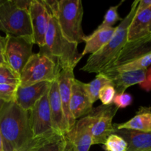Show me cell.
I'll return each instance as SVG.
<instances>
[{
	"label": "cell",
	"mask_w": 151,
	"mask_h": 151,
	"mask_svg": "<svg viewBox=\"0 0 151 151\" xmlns=\"http://www.w3.org/2000/svg\"><path fill=\"white\" fill-rule=\"evenodd\" d=\"M17 87L13 84H0V99L5 103L14 102Z\"/></svg>",
	"instance_id": "83f0119b"
},
{
	"label": "cell",
	"mask_w": 151,
	"mask_h": 151,
	"mask_svg": "<svg viewBox=\"0 0 151 151\" xmlns=\"http://www.w3.org/2000/svg\"><path fill=\"white\" fill-rule=\"evenodd\" d=\"M0 151H4L3 150V145H2V140H1V135H0Z\"/></svg>",
	"instance_id": "e575fe53"
},
{
	"label": "cell",
	"mask_w": 151,
	"mask_h": 151,
	"mask_svg": "<svg viewBox=\"0 0 151 151\" xmlns=\"http://www.w3.org/2000/svg\"><path fill=\"white\" fill-rule=\"evenodd\" d=\"M0 135L4 151H30L38 142L29 122V111L15 102L6 103L0 111Z\"/></svg>",
	"instance_id": "6da1fadb"
},
{
	"label": "cell",
	"mask_w": 151,
	"mask_h": 151,
	"mask_svg": "<svg viewBox=\"0 0 151 151\" xmlns=\"http://www.w3.org/2000/svg\"><path fill=\"white\" fill-rule=\"evenodd\" d=\"M75 79V77L74 75L73 69H60L57 78L59 94H60L63 114H64L65 122H66V133L72 128V127L75 125L77 121L72 116L70 109H69L72 86Z\"/></svg>",
	"instance_id": "7c38bea8"
},
{
	"label": "cell",
	"mask_w": 151,
	"mask_h": 151,
	"mask_svg": "<svg viewBox=\"0 0 151 151\" xmlns=\"http://www.w3.org/2000/svg\"><path fill=\"white\" fill-rule=\"evenodd\" d=\"M48 100L53 129L58 134L64 136L66 134V122L57 79L50 84L48 91Z\"/></svg>",
	"instance_id": "2e32d148"
},
{
	"label": "cell",
	"mask_w": 151,
	"mask_h": 151,
	"mask_svg": "<svg viewBox=\"0 0 151 151\" xmlns=\"http://www.w3.org/2000/svg\"><path fill=\"white\" fill-rule=\"evenodd\" d=\"M116 95V91L112 85L105 86L99 92L98 99L102 102V105L109 106L113 104V100Z\"/></svg>",
	"instance_id": "4316f807"
},
{
	"label": "cell",
	"mask_w": 151,
	"mask_h": 151,
	"mask_svg": "<svg viewBox=\"0 0 151 151\" xmlns=\"http://www.w3.org/2000/svg\"><path fill=\"white\" fill-rule=\"evenodd\" d=\"M147 69L124 71L118 72L109 77L111 80L112 86L114 87L116 94L125 92V90L130 86L139 84L146 79Z\"/></svg>",
	"instance_id": "ac0fdd59"
},
{
	"label": "cell",
	"mask_w": 151,
	"mask_h": 151,
	"mask_svg": "<svg viewBox=\"0 0 151 151\" xmlns=\"http://www.w3.org/2000/svg\"><path fill=\"white\" fill-rule=\"evenodd\" d=\"M123 1H120L118 4L112 7H109V10L106 12V15L104 16L103 22L98 26L97 29H103V28L113 27L114 25L118 22V21H122V19L119 16L118 13V8L119 6L122 4Z\"/></svg>",
	"instance_id": "cb8c5ba5"
},
{
	"label": "cell",
	"mask_w": 151,
	"mask_h": 151,
	"mask_svg": "<svg viewBox=\"0 0 151 151\" xmlns=\"http://www.w3.org/2000/svg\"><path fill=\"white\" fill-rule=\"evenodd\" d=\"M150 35H151V26H150Z\"/></svg>",
	"instance_id": "d590c367"
},
{
	"label": "cell",
	"mask_w": 151,
	"mask_h": 151,
	"mask_svg": "<svg viewBox=\"0 0 151 151\" xmlns=\"http://www.w3.org/2000/svg\"><path fill=\"white\" fill-rule=\"evenodd\" d=\"M116 30V27L96 29L90 35H86L83 39L85 47L81 53L82 57L87 54L93 55L98 52L111 40Z\"/></svg>",
	"instance_id": "ffe728a7"
},
{
	"label": "cell",
	"mask_w": 151,
	"mask_h": 151,
	"mask_svg": "<svg viewBox=\"0 0 151 151\" xmlns=\"http://www.w3.org/2000/svg\"><path fill=\"white\" fill-rule=\"evenodd\" d=\"M133 97L130 94L126 92L116 94L114 98L113 104L118 109H125L132 103Z\"/></svg>",
	"instance_id": "f1b7e54d"
},
{
	"label": "cell",
	"mask_w": 151,
	"mask_h": 151,
	"mask_svg": "<svg viewBox=\"0 0 151 151\" xmlns=\"http://www.w3.org/2000/svg\"><path fill=\"white\" fill-rule=\"evenodd\" d=\"M64 144V136L55 134L38 140L30 151H63Z\"/></svg>",
	"instance_id": "7402d4cb"
},
{
	"label": "cell",
	"mask_w": 151,
	"mask_h": 151,
	"mask_svg": "<svg viewBox=\"0 0 151 151\" xmlns=\"http://www.w3.org/2000/svg\"><path fill=\"white\" fill-rule=\"evenodd\" d=\"M151 7V0H139L137 5V13H140L142 11L147 10Z\"/></svg>",
	"instance_id": "f546056e"
},
{
	"label": "cell",
	"mask_w": 151,
	"mask_h": 151,
	"mask_svg": "<svg viewBox=\"0 0 151 151\" xmlns=\"http://www.w3.org/2000/svg\"><path fill=\"white\" fill-rule=\"evenodd\" d=\"M39 52L47 55L54 60L60 69H74L83 58L78 52V44L63 35L57 19L50 13L45 44L40 48Z\"/></svg>",
	"instance_id": "3957f363"
},
{
	"label": "cell",
	"mask_w": 151,
	"mask_h": 151,
	"mask_svg": "<svg viewBox=\"0 0 151 151\" xmlns=\"http://www.w3.org/2000/svg\"><path fill=\"white\" fill-rule=\"evenodd\" d=\"M30 1L0 0V30L6 35L32 37Z\"/></svg>",
	"instance_id": "5b68a950"
},
{
	"label": "cell",
	"mask_w": 151,
	"mask_h": 151,
	"mask_svg": "<svg viewBox=\"0 0 151 151\" xmlns=\"http://www.w3.org/2000/svg\"><path fill=\"white\" fill-rule=\"evenodd\" d=\"M103 147L106 151H126L127 143L123 138L112 134L108 137Z\"/></svg>",
	"instance_id": "d4e9b609"
},
{
	"label": "cell",
	"mask_w": 151,
	"mask_h": 151,
	"mask_svg": "<svg viewBox=\"0 0 151 151\" xmlns=\"http://www.w3.org/2000/svg\"><path fill=\"white\" fill-rule=\"evenodd\" d=\"M5 103H6L4 101V100H2L1 99H0V111L2 109V108L4 107V104H5Z\"/></svg>",
	"instance_id": "836d02e7"
},
{
	"label": "cell",
	"mask_w": 151,
	"mask_h": 151,
	"mask_svg": "<svg viewBox=\"0 0 151 151\" xmlns=\"http://www.w3.org/2000/svg\"><path fill=\"white\" fill-rule=\"evenodd\" d=\"M50 82H40L28 86H18L14 102L24 111H29L35 103L48 91Z\"/></svg>",
	"instance_id": "9a60e30c"
},
{
	"label": "cell",
	"mask_w": 151,
	"mask_h": 151,
	"mask_svg": "<svg viewBox=\"0 0 151 151\" xmlns=\"http://www.w3.org/2000/svg\"><path fill=\"white\" fill-rule=\"evenodd\" d=\"M116 129H126L151 133V108L141 107L130 120L121 124H114Z\"/></svg>",
	"instance_id": "44dd1931"
},
{
	"label": "cell",
	"mask_w": 151,
	"mask_h": 151,
	"mask_svg": "<svg viewBox=\"0 0 151 151\" xmlns=\"http://www.w3.org/2000/svg\"><path fill=\"white\" fill-rule=\"evenodd\" d=\"M19 76L13 72L7 65H0V84H13L19 86Z\"/></svg>",
	"instance_id": "484cf974"
},
{
	"label": "cell",
	"mask_w": 151,
	"mask_h": 151,
	"mask_svg": "<svg viewBox=\"0 0 151 151\" xmlns=\"http://www.w3.org/2000/svg\"><path fill=\"white\" fill-rule=\"evenodd\" d=\"M4 37H1L0 35V52H3V50H4Z\"/></svg>",
	"instance_id": "1f68e13d"
},
{
	"label": "cell",
	"mask_w": 151,
	"mask_h": 151,
	"mask_svg": "<svg viewBox=\"0 0 151 151\" xmlns=\"http://www.w3.org/2000/svg\"><path fill=\"white\" fill-rule=\"evenodd\" d=\"M139 1V0H136L132 3L129 13L121 21V23L116 27V30L110 41L98 52L90 55L86 64L81 70L88 73L98 74L110 66L128 41V29L136 14Z\"/></svg>",
	"instance_id": "7a4b0ae2"
},
{
	"label": "cell",
	"mask_w": 151,
	"mask_h": 151,
	"mask_svg": "<svg viewBox=\"0 0 151 151\" xmlns=\"http://www.w3.org/2000/svg\"><path fill=\"white\" fill-rule=\"evenodd\" d=\"M114 104L94 108L88 114L91 118V131L93 145L104 144L108 137L114 132L113 119L118 111Z\"/></svg>",
	"instance_id": "9c48e42d"
},
{
	"label": "cell",
	"mask_w": 151,
	"mask_h": 151,
	"mask_svg": "<svg viewBox=\"0 0 151 151\" xmlns=\"http://www.w3.org/2000/svg\"><path fill=\"white\" fill-rule=\"evenodd\" d=\"M59 27L65 37L78 45L86 37L83 31V7L81 0H60L56 13Z\"/></svg>",
	"instance_id": "8992f818"
},
{
	"label": "cell",
	"mask_w": 151,
	"mask_h": 151,
	"mask_svg": "<svg viewBox=\"0 0 151 151\" xmlns=\"http://www.w3.org/2000/svg\"><path fill=\"white\" fill-rule=\"evenodd\" d=\"M151 65V35L127 41L113 63L102 73L111 77L124 71L145 69Z\"/></svg>",
	"instance_id": "277c9868"
},
{
	"label": "cell",
	"mask_w": 151,
	"mask_h": 151,
	"mask_svg": "<svg viewBox=\"0 0 151 151\" xmlns=\"http://www.w3.org/2000/svg\"><path fill=\"white\" fill-rule=\"evenodd\" d=\"M107 85H112L111 80L102 72L97 74L96 78L88 83H84L86 91L93 104L98 100L99 92L101 88Z\"/></svg>",
	"instance_id": "603a6c76"
},
{
	"label": "cell",
	"mask_w": 151,
	"mask_h": 151,
	"mask_svg": "<svg viewBox=\"0 0 151 151\" xmlns=\"http://www.w3.org/2000/svg\"><path fill=\"white\" fill-rule=\"evenodd\" d=\"M91 125V118L87 115L77 120L64 135L73 144L76 151H89L93 145Z\"/></svg>",
	"instance_id": "4fadbf2b"
},
{
	"label": "cell",
	"mask_w": 151,
	"mask_h": 151,
	"mask_svg": "<svg viewBox=\"0 0 151 151\" xmlns=\"http://www.w3.org/2000/svg\"><path fill=\"white\" fill-rule=\"evenodd\" d=\"M151 7L137 13L133 18L128 29V41H135L150 35Z\"/></svg>",
	"instance_id": "d6986e66"
},
{
	"label": "cell",
	"mask_w": 151,
	"mask_h": 151,
	"mask_svg": "<svg viewBox=\"0 0 151 151\" xmlns=\"http://www.w3.org/2000/svg\"><path fill=\"white\" fill-rule=\"evenodd\" d=\"M33 45L32 37L13 36L10 35L4 36V45L2 52L4 63L19 76L29 58L33 54Z\"/></svg>",
	"instance_id": "ba28073f"
},
{
	"label": "cell",
	"mask_w": 151,
	"mask_h": 151,
	"mask_svg": "<svg viewBox=\"0 0 151 151\" xmlns=\"http://www.w3.org/2000/svg\"><path fill=\"white\" fill-rule=\"evenodd\" d=\"M3 64H5V63H4V57H3L2 53L0 52V65H3Z\"/></svg>",
	"instance_id": "d6a6232c"
},
{
	"label": "cell",
	"mask_w": 151,
	"mask_h": 151,
	"mask_svg": "<svg viewBox=\"0 0 151 151\" xmlns=\"http://www.w3.org/2000/svg\"><path fill=\"white\" fill-rule=\"evenodd\" d=\"M113 134L119 136L127 143L126 151H151V133L126 129H116Z\"/></svg>",
	"instance_id": "e0dca14e"
},
{
	"label": "cell",
	"mask_w": 151,
	"mask_h": 151,
	"mask_svg": "<svg viewBox=\"0 0 151 151\" xmlns=\"http://www.w3.org/2000/svg\"><path fill=\"white\" fill-rule=\"evenodd\" d=\"M64 137H65V144H64V147H63V151H76L75 147H74L73 144H72V143L67 138H66L65 136Z\"/></svg>",
	"instance_id": "4dcf8cb0"
},
{
	"label": "cell",
	"mask_w": 151,
	"mask_h": 151,
	"mask_svg": "<svg viewBox=\"0 0 151 151\" xmlns=\"http://www.w3.org/2000/svg\"><path fill=\"white\" fill-rule=\"evenodd\" d=\"M93 103L90 100L84 87V83L75 78L72 86L69 109L74 119L87 116L93 110Z\"/></svg>",
	"instance_id": "5bb4252c"
},
{
	"label": "cell",
	"mask_w": 151,
	"mask_h": 151,
	"mask_svg": "<svg viewBox=\"0 0 151 151\" xmlns=\"http://www.w3.org/2000/svg\"><path fill=\"white\" fill-rule=\"evenodd\" d=\"M29 13L34 44H37L41 48L45 44V36L50 20V12L43 1L32 0L29 4Z\"/></svg>",
	"instance_id": "8fae6325"
},
{
	"label": "cell",
	"mask_w": 151,
	"mask_h": 151,
	"mask_svg": "<svg viewBox=\"0 0 151 151\" xmlns=\"http://www.w3.org/2000/svg\"><path fill=\"white\" fill-rule=\"evenodd\" d=\"M60 69L54 60L43 53H33L19 75L20 86L40 82L52 83L57 79Z\"/></svg>",
	"instance_id": "52a82bcc"
},
{
	"label": "cell",
	"mask_w": 151,
	"mask_h": 151,
	"mask_svg": "<svg viewBox=\"0 0 151 151\" xmlns=\"http://www.w3.org/2000/svg\"><path fill=\"white\" fill-rule=\"evenodd\" d=\"M29 122L32 137L35 140L47 138L58 134L53 129L49 105L48 91L29 111Z\"/></svg>",
	"instance_id": "30bf717a"
}]
</instances>
